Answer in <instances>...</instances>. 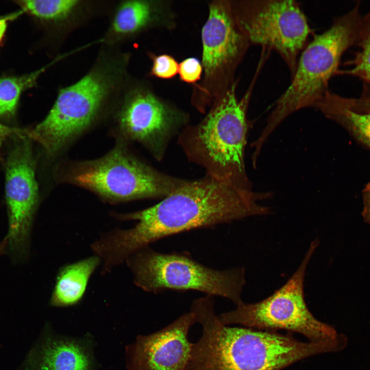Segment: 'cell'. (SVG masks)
I'll use <instances>...</instances> for the list:
<instances>
[{
  "label": "cell",
  "instance_id": "12",
  "mask_svg": "<svg viewBox=\"0 0 370 370\" xmlns=\"http://www.w3.org/2000/svg\"><path fill=\"white\" fill-rule=\"evenodd\" d=\"M196 322L190 311L156 332L138 336L125 347L127 369L184 370L192 346L189 331Z\"/></svg>",
  "mask_w": 370,
  "mask_h": 370
},
{
  "label": "cell",
  "instance_id": "18",
  "mask_svg": "<svg viewBox=\"0 0 370 370\" xmlns=\"http://www.w3.org/2000/svg\"><path fill=\"white\" fill-rule=\"evenodd\" d=\"M46 68L20 77L0 79V116H9L14 114L21 94L35 84Z\"/></svg>",
  "mask_w": 370,
  "mask_h": 370
},
{
  "label": "cell",
  "instance_id": "1",
  "mask_svg": "<svg viewBox=\"0 0 370 370\" xmlns=\"http://www.w3.org/2000/svg\"><path fill=\"white\" fill-rule=\"evenodd\" d=\"M271 192H258L251 184L216 179L208 175L189 181L157 204L122 215L136 220L128 229L113 230L109 245L124 260L135 252L166 236L194 229L210 228L252 216L270 213L261 202Z\"/></svg>",
  "mask_w": 370,
  "mask_h": 370
},
{
  "label": "cell",
  "instance_id": "8",
  "mask_svg": "<svg viewBox=\"0 0 370 370\" xmlns=\"http://www.w3.org/2000/svg\"><path fill=\"white\" fill-rule=\"evenodd\" d=\"M231 5L236 22L250 45L275 51L292 78L299 54L312 32L299 3L292 0H247Z\"/></svg>",
  "mask_w": 370,
  "mask_h": 370
},
{
  "label": "cell",
  "instance_id": "13",
  "mask_svg": "<svg viewBox=\"0 0 370 370\" xmlns=\"http://www.w3.org/2000/svg\"><path fill=\"white\" fill-rule=\"evenodd\" d=\"M201 39L206 76L218 73L228 83L250 45L236 22L231 4L218 2L210 5Z\"/></svg>",
  "mask_w": 370,
  "mask_h": 370
},
{
  "label": "cell",
  "instance_id": "20",
  "mask_svg": "<svg viewBox=\"0 0 370 370\" xmlns=\"http://www.w3.org/2000/svg\"><path fill=\"white\" fill-rule=\"evenodd\" d=\"M30 14L45 20L59 21L69 15L79 5L76 0H27L19 2Z\"/></svg>",
  "mask_w": 370,
  "mask_h": 370
},
{
  "label": "cell",
  "instance_id": "4",
  "mask_svg": "<svg viewBox=\"0 0 370 370\" xmlns=\"http://www.w3.org/2000/svg\"><path fill=\"white\" fill-rule=\"evenodd\" d=\"M235 84L228 89L199 123L180 132L178 144L188 160L206 175L241 184H251L246 171L247 112L250 95L238 100Z\"/></svg>",
  "mask_w": 370,
  "mask_h": 370
},
{
  "label": "cell",
  "instance_id": "2",
  "mask_svg": "<svg viewBox=\"0 0 370 370\" xmlns=\"http://www.w3.org/2000/svg\"><path fill=\"white\" fill-rule=\"evenodd\" d=\"M190 311L201 324L184 370H281L306 358L343 349L344 342H304L271 330L229 327L216 316L213 298L193 301Z\"/></svg>",
  "mask_w": 370,
  "mask_h": 370
},
{
  "label": "cell",
  "instance_id": "19",
  "mask_svg": "<svg viewBox=\"0 0 370 370\" xmlns=\"http://www.w3.org/2000/svg\"><path fill=\"white\" fill-rule=\"evenodd\" d=\"M356 45L359 50L347 62L349 68L339 72L357 77L370 87V13L362 16Z\"/></svg>",
  "mask_w": 370,
  "mask_h": 370
},
{
  "label": "cell",
  "instance_id": "26",
  "mask_svg": "<svg viewBox=\"0 0 370 370\" xmlns=\"http://www.w3.org/2000/svg\"><path fill=\"white\" fill-rule=\"evenodd\" d=\"M7 240L6 236L0 242V256L7 252Z\"/></svg>",
  "mask_w": 370,
  "mask_h": 370
},
{
  "label": "cell",
  "instance_id": "17",
  "mask_svg": "<svg viewBox=\"0 0 370 370\" xmlns=\"http://www.w3.org/2000/svg\"><path fill=\"white\" fill-rule=\"evenodd\" d=\"M154 4L147 1H130L121 4L112 26L117 34L127 35L137 32L153 21L156 11Z\"/></svg>",
  "mask_w": 370,
  "mask_h": 370
},
{
  "label": "cell",
  "instance_id": "23",
  "mask_svg": "<svg viewBox=\"0 0 370 370\" xmlns=\"http://www.w3.org/2000/svg\"><path fill=\"white\" fill-rule=\"evenodd\" d=\"M362 216L365 222L370 225V182L362 191Z\"/></svg>",
  "mask_w": 370,
  "mask_h": 370
},
{
  "label": "cell",
  "instance_id": "11",
  "mask_svg": "<svg viewBox=\"0 0 370 370\" xmlns=\"http://www.w3.org/2000/svg\"><path fill=\"white\" fill-rule=\"evenodd\" d=\"M119 120L124 136L142 143L158 161L162 160L173 137L187 126L188 122L186 115L143 91L128 98Z\"/></svg>",
  "mask_w": 370,
  "mask_h": 370
},
{
  "label": "cell",
  "instance_id": "24",
  "mask_svg": "<svg viewBox=\"0 0 370 370\" xmlns=\"http://www.w3.org/2000/svg\"><path fill=\"white\" fill-rule=\"evenodd\" d=\"M27 130H21L7 126L0 123V149L3 143L8 137L13 135L26 136Z\"/></svg>",
  "mask_w": 370,
  "mask_h": 370
},
{
  "label": "cell",
  "instance_id": "25",
  "mask_svg": "<svg viewBox=\"0 0 370 370\" xmlns=\"http://www.w3.org/2000/svg\"><path fill=\"white\" fill-rule=\"evenodd\" d=\"M7 27V20L0 19V42L2 40Z\"/></svg>",
  "mask_w": 370,
  "mask_h": 370
},
{
  "label": "cell",
  "instance_id": "7",
  "mask_svg": "<svg viewBox=\"0 0 370 370\" xmlns=\"http://www.w3.org/2000/svg\"><path fill=\"white\" fill-rule=\"evenodd\" d=\"M69 180L110 201L165 197L188 180L161 172L122 147L76 165Z\"/></svg>",
  "mask_w": 370,
  "mask_h": 370
},
{
  "label": "cell",
  "instance_id": "3",
  "mask_svg": "<svg viewBox=\"0 0 370 370\" xmlns=\"http://www.w3.org/2000/svg\"><path fill=\"white\" fill-rule=\"evenodd\" d=\"M359 3L348 12L334 18L331 26L316 35L306 46L287 89L276 102L266 124L255 140L262 147L270 135L290 115L314 107L325 95L330 79L337 73L343 53L356 45L362 18Z\"/></svg>",
  "mask_w": 370,
  "mask_h": 370
},
{
  "label": "cell",
  "instance_id": "5",
  "mask_svg": "<svg viewBox=\"0 0 370 370\" xmlns=\"http://www.w3.org/2000/svg\"><path fill=\"white\" fill-rule=\"evenodd\" d=\"M125 262L133 274L134 284L145 291L192 290L224 297L236 305L242 301L240 295L246 282L243 267L215 269L189 254L163 253L149 246L135 252Z\"/></svg>",
  "mask_w": 370,
  "mask_h": 370
},
{
  "label": "cell",
  "instance_id": "14",
  "mask_svg": "<svg viewBox=\"0 0 370 370\" xmlns=\"http://www.w3.org/2000/svg\"><path fill=\"white\" fill-rule=\"evenodd\" d=\"M94 345L90 335H62L47 324L18 370H95Z\"/></svg>",
  "mask_w": 370,
  "mask_h": 370
},
{
  "label": "cell",
  "instance_id": "10",
  "mask_svg": "<svg viewBox=\"0 0 370 370\" xmlns=\"http://www.w3.org/2000/svg\"><path fill=\"white\" fill-rule=\"evenodd\" d=\"M30 139L18 140L10 152L6 166V199L8 229L7 251L14 262L28 256L34 216L38 202V185Z\"/></svg>",
  "mask_w": 370,
  "mask_h": 370
},
{
  "label": "cell",
  "instance_id": "15",
  "mask_svg": "<svg viewBox=\"0 0 370 370\" xmlns=\"http://www.w3.org/2000/svg\"><path fill=\"white\" fill-rule=\"evenodd\" d=\"M314 107L370 149V92L365 88L359 98L345 97L328 90Z\"/></svg>",
  "mask_w": 370,
  "mask_h": 370
},
{
  "label": "cell",
  "instance_id": "21",
  "mask_svg": "<svg viewBox=\"0 0 370 370\" xmlns=\"http://www.w3.org/2000/svg\"><path fill=\"white\" fill-rule=\"evenodd\" d=\"M179 64L175 59L168 54H161L153 59L151 74L157 78L168 79L178 72Z\"/></svg>",
  "mask_w": 370,
  "mask_h": 370
},
{
  "label": "cell",
  "instance_id": "22",
  "mask_svg": "<svg viewBox=\"0 0 370 370\" xmlns=\"http://www.w3.org/2000/svg\"><path fill=\"white\" fill-rule=\"evenodd\" d=\"M202 65L195 58H189L179 64L178 72L180 79L188 83H193L200 79Z\"/></svg>",
  "mask_w": 370,
  "mask_h": 370
},
{
  "label": "cell",
  "instance_id": "16",
  "mask_svg": "<svg viewBox=\"0 0 370 370\" xmlns=\"http://www.w3.org/2000/svg\"><path fill=\"white\" fill-rule=\"evenodd\" d=\"M101 262V258L95 255L62 267L56 279L50 305L66 307L78 303L83 297L89 280Z\"/></svg>",
  "mask_w": 370,
  "mask_h": 370
},
{
  "label": "cell",
  "instance_id": "6",
  "mask_svg": "<svg viewBox=\"0 0 370 370\" xmlns=\"http://www.w3.org/2000/svg\"><path fill=\"white\" fill-rule=\"evenodd\" d=\"M318 244L317 240L311 243L294 273L271 295L255 303L241 301L235 309L217 316L219 321L226 325L235 324L261 330L295 331L313 342L347 341L344 334L316 319L305 302L306 270Z\"/></svg>",
  "mask_w": 370,
  "mask_h": 370
},
{
  "label": "cell",
  "instance_id": "27",
  "mask_svg": "<svg viewBox=\"0 0 370 370\" xmlns=\"http://www.w3.org/2000/svg\"><path fill=\"white\" fill-rule=\"evenodd\" d=\"M367 89H368V91H369V92H370V88H369V87H368Z\"/></svg>",
  "mask_w": 370,
  "mask_h": 370
},
{
  "label": "cell",
  "instance_id": "9",
  "mask_svg": "<svg viewBox=\"0 0 370 370\" xmlns=\"http://www.w3.org/2000/svg\"><path fill=\"white\" fill-rule=\"evenodd\" d=\"M107 72L94 70L59 91L45 118L27 137L54 155L92 121L109 89Z\"/></svg>",
  "mask_w": 370,
  "mask_h": 370
}]
</instances>
